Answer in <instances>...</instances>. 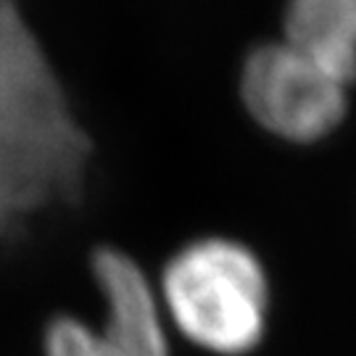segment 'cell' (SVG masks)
Instances as JSON below:
<instances>
[{
  "label": "cell",
  "mask_w": 356,
  "mask_h": 356,
  "mask_svg": "<svg viewBox=\"0 0 356 356\" xmlns=\"http://www.w3.org/2000/svg\"><path fill=\"white\" fill-rule=\"evenodd\" d=\"M95 140L16 0H0V245L74 211L92 179Z\"/></svg>",
  "instance_id": "cell-1"
},
{
  "label": "cell",
  "mask_w": 356,
  "mask_h": 356,
  "mask_svg": "<svg viewBox=\"0 0 356 356\" xmlns=\"http://www.w3.org/2000/svg\"><path fill=\"white\" fill-rule=\"evenodd\" d=\"M166 322L206 356H251L269 335L272 280L248 243L201 235L182 243L159 275Z\"/></svg>",
  "instance_id": "cell-2"
},
{
  "label": "cell",
  "mask_w": 356,
  "mask_h": 356,
  "mask_svg": "<svg viewBox=\"0 0 356 356\" xmlns=\"http://www.w3.org/2000/svg\"><path fill=\"white\" fill-rule=\"evenodd\" d=\"M348 90V82L282 38L256 45L241 69V98L251 119L298 145L325 140L343 124Z\"/></svg>",
  "instance_id": "cell-3"
},
{
  "label": "cell",
  "mask_w": 356,
  "mask_h": 356,
  "mask_svg": "<svg viewBox=\"0 0 356 356\" xmlns=\"http://www.w3.org/2000/svg\"><path fill=\"white\" fill-rule=\"evenodd\" d=\"M90 275L103 298V322L56 317L45 330V356H172L159 291L124 248L98 245Z\"/></svg>",
  "instance_id": "cell-4"
},
{
  "label": "cell",
  "mask_w": 356,
  "mask_h": 356,
  "mask_svg": "<svg viewBox=\"0 0 356 356\" xmlns=\"http://www.w3.org/2000/svg\"><path fill=\"white\" fill-rule=\"evenodd\" d=\"M282 40L356 82V0H285Z\"/></svg>",
  "instance_id": "cell-5"
}]
</instances>
